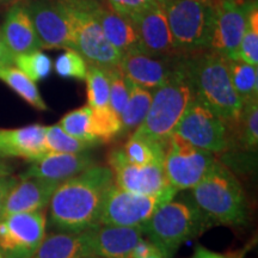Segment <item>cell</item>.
Masks as SVG:
<instances>
[{
  "label": "cell",
  "mask_w": 258,
  "mask_h": 258,
  "mask_svg": "<svg viewBox=\"0 0 258 258\" xmlns=\"http://www.w3.org/2000/svg\"><path fill=\"white\" fill-rule=\"evenodd\" d=\"M240 2H245V3H254V2H258V0H240Z\"/></svg>",
  "instance_id": "cell-43"
},
{
  "label": "cell",
  "mask_w": 258,
  "mask_h": 258,
  "mask_svg": "<svg viewBox=\"0 0 258 258\" xmlns=\"http://www.w3.org/2000/svg\"><path fill=\"white\" fill-rule=\"evenodd\" d=\"M166 146L167 145L153 143L143 138L128 137V140L120 148L128 163L145 166L165 159Z\"/></svg>",
  "instance_id": "cell-27"
},
{
  "label": "cell",
  "mask_w": 258,
  "mask_h": 258,
  "mask_svg": "<svg viewBox=\"0 0 258 258\" xmlns=\"http://www.w3.org/2000/svg\"><path fill=\"white\" fill-rule=\"evenodd\" d=\"M125 78V77H124ZM127 80L129 90L128 102L125 104L124 110L120 116L121 133L120 138H128L137 131V128L143 123L146 117L151 102H152L153 92L146 90L137 84Z\"/></svg>",
  "instance_id": "cell-24"
},
{
  "label": "cell",
  "mask_w": 258,
  "mask_h": 258,
  "mask_svg": "<svg viewBox=\"0 0 258 258\" xmlns=\"http://www.w3.org/2000/svg\"><path fill=\"white\" fill-rule=\"evenodd\" d=\"M95 164V159L89 152L47 153L32 161L19 178H41L61 183L79 175Z\"/></svg>",
  "instance_id": "cell-17"
},
{
  "label": "cell",
  "mask_w": 258,
  "mask_h": 258,
  "mask_svg": "<svg viewBox=\"0 0 258 258\" xmlns=\"http://www.w3.org/2000/svg\"><path fill=\"white\" fill-rule=\"evenodd\" d=\"M177 192L175 189H169L156 195H145L128 191L112 183L105 194L99 225L141 228L154 212Z\"/></svg>",
  "instance_id": "cell-8"
},
{
  "label": "cell",
  "mask_w": 258,
  "mask_h": 258,
  "mask_svg": "<svg viewBox=\"0 0 258 258\" xmlns=\"http://www.w3.org/2000/svg\"><path fill=\"white\" fill-rule=\"evenodd\" d=\"M59 125L67 134L78 140L101 144L92 133L91 108L89 105L70 111L61 118Z\"/></svg>",
  "instance_id": "cell-30"
},
{
  "label": "cell",
  "mask_w": 258,
  "mask_h": 258,
  "mask_svg": "<svg viewBox=\"0 0 258 258\" xmlns=\"http://www.w3.org/2000/svg\"><path fill=\"white\" fill-rule=\"evenodd\" d=\"M116 14L131 19L139 12L160 4L159 0H102Z\"/></svg>",
  "instance_id": "cell-37"
},
{
  "label": "cell",
  "mask_w": 258,
  "mask_h": 258,
  "mask_svg": "<svg viewBox=\"0 0 258 258\" xmlns=\"http://www.w3.org/2000/svg\"><path fill=\"white\" fill-rule=\"evenodd\" d=\"M185 55L156 56L143 51H131L121 57L123 76L138 86L156 91L165 85L182 69Z\"/></svg>",
  "instance_id": "cell-14"
},
{
  "label": "cell",
  "mask_w": 258,
  "mask_h": 258,
  "mask_svg": "<svg viewBox=\"0 0 258 258\" xmlns=\"http://www.w3.org/2000/svg\"><path fill=\"white\" fill-rule=\"evenodd\" d=\"M0 258H5V257H4V256H3V254H2V253H0Z\"/></svg>",
  "instance_id": "cell-46"
},
{
  "label": "cell",
  "mask_w": 258,
  "mask_h": 258,
  "mask_svg": "<svg viewBox=\"0 0 258 258\" xmlns=\"http://www.w3.org/2000/svg\"><path fill=\"white\" fill-rule=\"evenodd\" d=\"M96 17L101 24L106 40L121 54V56L131 51L140 50L131 19L116 14L114 10L103 2H99L97 5Z\"/></svg>",
  "instance_id": "cell-22"
},
{
  "label": "cell",
  "mask_w": 258,
  "mask_h": 258,
  "mask_svg": "<svg viewBox=\"0 0 258 258\" xmlns=\"http://www.w3.org/2000/svg\"><path fill=\"white\" fill-rule=\"evenodd\" d=\"M191 258H227V257H225L224 254L213 252V251L206 249V247L201 246V245H199V246L195 249V251H194V254Z\"/></svg>",
  "instance_id": "cell-40"
},
{
  "label": "cell",
  "mask_w": 258,
  "mask_h": 258,
  "mask_svg": "<svg viewBox=\"0 0 258 258\" xmlns=\"http://www.w3.org/2000/svg\"><path fill=\"white\" fill-rule=\"evenodd\" d=\"M254 3L219 0L209 50L227 60L237 59L240 41L246 30L249 12Z\"/></svg>",
  "instance_id": "cell-12"
},
{
  "label": "cell",
  "mask_w": 258,
  "mask_h": 258,
  "mask_svg": "<svg viewBox=\"0 0 258 258\" xmlns=\"http://www.w3.org/2000/svg\"><path fill=\"white\" fill-rule=\"evenodd\" d=\"M258 2L254 3L247 17L246 30L241 38L237 59L257 66L258 64Z\"/></svg>",
  "instance_id": "cell-33"
},
{
  "label": "cell",
  "mask_w": 258,
  "mask_h": 258,
  "mask_svg": "<svg viewBox=\"0 0 258 258\" xmlns=\"http://www.w3.org/2000/svg\"><path fill=\"white\" fill-rule=\"evenodd\" d=\"M217 160L215 154L194 147L173 134L166 146L164 172L169 184L177 191L191 190Z\"/></svg>",
  "instance_id": "cell-10"
},
{
  "label": "cell",
  "mask_w": 258,
  "mask_h": 258,
  "mask_svg": "<svg viewBox=\"0 0 258 258\" xmlns=\"http://www.w3.org/2000/svg\"><path fill=\"white\" fill-rule=\"evenodd\" d=\"M101 2H102V0H101Z\"/></svg>",
  "instance_id": "cell-49"
},
{
  "label": "cell",
  "mask_w": 258,
  "mask_h": 258,
  "mask_svg": "<svg viewBox=\"0 0 258 258\" xmlns=\"http://www.w3.org/2000/svg\"><path fill=\"white\" fill-rule=\"evenodd\" d=\"M92 253L90 230L70 233L56 232L46 235L32 258H84Z\"/></svg>",
  "instance_id": "cell-23"
},
{
  "label": "cell",
  "mask_w": 258,
  "mask_h": 258,
  "mask_svg": "<svg viewBox=\"0 0 258 258\" xmlns=\"http://www.w3.org/2000/svg\"><path fill=\"white\" fill-rule=\"evenodd\" d=\"M84 258H98V257H84Z\"/></svg>",
  "instance_id": "cell-45"
},
{
  "label": "cell",
  "mask_w": 258,
  "mask_h": 258,
  "mask_svg": "<svg viewBox=\"0 0 258 258\" xmlns=\"http://www.w3.org/2000/svg\"><path fill=\"white\" fill-rule=\"evenodd\" d=\"M0 30L6 46L14 57L42 49L36 30L23 3H16L11 6L5 16Z\"/></svg>",
  "instance_id": "cell-21"
},
{
  "label": "cell",
  "mask_w": 258,
  "mask_h": 258,
  "mask_svg": "<svg viewBox=\"0 0 258 258\" xmlns=\"http://www.w3.org/2000/svg\"><path fill=\"white\" fill-rule=\"evenodd\" d=\"M177 137L213 154L225 153L231 146L230 127L211 109L191 99L173 132Z\"/></svg>",
  "instance_id": "cell-9"
},
{
  "label": "cell",
  "mask_w": 258,
  "mask_h": 258,
  "mask_svg": "<svg viewBox=\"0 0 258 258\" xmlns=\"http://www.w3.org/2000/svg\"><path fill=\"white\" fill-rule=\"evenodd\" d=\"M214 226L191 198H176L161 205L141 230L164 258H173L185 241Z\"/></svg>",
  "instance_id": "cell-3"
},
{
  "label": "cell",
  "mask_w": 258,
  "mask_h": 258,
  "mask_svg": "<svg viewBox=\"0 0 258 258\" xmlns=\"http://www.w3.org/2000/svg\"><path fill=\"white\" fill-rule=\"evenodd\" d=\"M19 177L6 175L0 176V218L4 215V208L6 205V200H8L10 192L14 189V186L17 184Z\"/></svg>",
  "instance_id": "cell-38"
},
{
  "label": "cell",
  "mask_w": 258,
  "mask_h": 258,
  "mask_svg": "<svg viewBox=\"0 0 258 258\" xmlns=\"http://www.w3.org/2000/svg\"><path fill=\"white\" fill-rule=\"evenodd\" d=\"M108 166L112 171L115 184L128 191L156 195L173 189L164 172V160L145 166L134 165L124 159L118 146L109 152Z\"/></svg>",
  "instance_id": "cell-13"
},
{
  "label": "cell",
  "mask_w": 258,
  "mask_h": 258,
  "mask_svg": "<svg viewBox=\"0 0 258 258\" xmlns=\"http://www.w3.org/2000/svg\"><path fill=\"white\" fill-rule=\"evenodd\" d=\"M131 258H164V257L163 254L159 252V250H158L157 247H154L152 251H150V252L146 254H143V256H138V257H131Z\"/></svg>",
  "instance_id": "cell-42"
},
{
  "label": "cell",
  "mask_w": 258,
  "mask_h": 258,
  "mask_svg": "<svg viewBox=\"0 0 258 258\" xmlns=\"http://www.w3.org/2000/svg\"><path fill=\"white\" fill-rule=\"evenodd\" d=\"M227 64L232 86L243 105L258 101L257 66H252L241 60H227Z\"/></svg>",
  "instance_id": "cell-25"
},
{
  "label": "cell",
  "mask_w": 258,
  "mask_h": 258,
  "mask_svg": "<svg viewBox=\"0 0 258 258\" xmlns=\"http://www.w3.org/2000/svg\"><path fill=\"white\" fill-rule=\"evenodd\" d=\"M219 0H167L163 4L176 50L183 55L209 50Z\"/></svg>",
  "instance_id": "cell-7"
},
{
  "label": "cell",
  "mask_w": 258,
  "mask_h": 258,
  "mask_svg": "<svg viewBox=\"0 0 258 258\" xmlns=\"http://www.w3.org/2000/svg\"><path fill=\"white\" fill-rule=\"evenodd\" d=\"M101 0H55L69 25L74 49L88 64L102 70L120 66L121 54L106 40L97 21L96 8Z\"/></svg>",
  "instance_id": "cell-5"
},
{
  "label": "cell",
  "mask_w": 258,
  "mask_h": 258,
  "mask_svg": "<svg viewBox=\"0 0 258 258\" xmlns=\"http://www.w3.org/2000/svg\"><path fill=\"white\" fill-rule=\"evenodd\" d=\"M184 70L192 98L231 127L239 117L243 103L232 86L227 59L211 50L200 51L185 55Z\"/></svg>",
  "instance_id": "cell-2"
},
{
  "label": "cell",
  "mask_w": 258,
  "mask_h": 258,
  "mask_svg": "<svg viewBox=\"0 0 258 258\" xmlns=\"http://www.w3.org/2000/svg\"><path fill=\"white\" fill-rule=\"evenodd\" d=\"M238 2H240V0H238Z\"/></svg>",
  "instance_id": "cell-48"
},
{
  "label": "cell",
  "mask_w": 258,
  "mask_h": 258,
  "mask_svg": "<svg viewBox=\"0 0 258 258\" xmlns=\"http://www.w3.org/2000/svg\"><path fill=\"white\" fill-rule=\"evenodd\" d=\"M144 238L143 230L135 227L99 225L90 230L92 253L98 258H131Z\"/></svg>",
  "instance_id": "cell-18"
},
{
  "label": "cell",
  "mask_w": 258,
  "mask_h": 258,
  "mask_svg": "<svg viewBox=\"0 0 258 258\" xmlns=\"http://www.w3.org/2000/svg\"><path fill=\"white\" fill-rule=\"evenodd\" d=\"M109 80V105L120 117L128 102L129 90L120 66L104 70Z\"/></svg>",
  "instance_id": "cell-35"
},
{
  "label": "cell",
  "mask_w": 258,
  "mask_h": 258,
  "mask_svg": "<svg viewBox=\"0 0 258 258\" xmlns=\"http://www.w3.org/2000/svg\"><path fill=\"white\" fill-rule=\"evenodd\" d=\"M23 5L34 24L42 48L74 49L69 25L55 0H25Z\"/></svg>",
  "instance_id": "cell-15"
},
{
  "label": "cell",
  "mask_w": 258,
  "mask_h": 258,
  "mask_svg": "<svg viewBox=\"0 0 258 258\" xmlns=\"http://www.w3.org/2000/svg\"><path fill=\"white\" fill-rule=\"evenodd\" d=\"M0 2H9V0H0Z\"/></svg>",
  "instance_id": "cell-47"
},
{
  "label": "cell",
  "mask_w": 258,
  "mask_h": 258,
  "mask_svg": "<svg viewBox=\"0 0 258 258\" xmlns=\"http://www.w3.org/2000/svg\"><path fill=\"white\" fill-rule=\"evenodd\" d=\"M43 212L17 213L0 218V253L5 258H32L46 237Z\"/></svg>",
  "instance_id": "cell-11"
},
{
  "label": "cell",
  "mask_w": 258,
  "mask_h": 258,
  "mask_svg": "<svg viewBox=\"0 0 258 258\" xmlns=\"http://www.w3.org/2000/svg\"><path fill=\"white\" fill-rule=\"evenodd\" d=\"M55 72L61 78L85 80L88 62L77 50L69 49L57 57L54 63Z\"/></svg>",
  "instance_id": "cell-36"
},
{
  "label": "cell",
  "mask_w": 258,
  "mask_h": 258,
  "mask_svg": "<svg viewBox=\"0 0 258 258\" xmlns=\"http://www.w3.org/2000/svg\"><path fill=\"white\" fill-rule=\"evenodd\" d=\"M98 145L71 137L59 124L46 127V148L48 153H83Z\"/></svg>",
  "instance_id": "cell-29"
},
{
  "label": "cell",
  "mask_w": 258,
  "mask_h": 258,
  "mask_svg": "<svg viewBox=\"0 0 258 258\" xmlns=\"http://www.w3.org/2000/svg\"><path fill=\"white\" fill-rule=\"evenodd\" d=\"M131 22L143 53L156 56L180 55L173 44L163 4L139 12L131 18Z\"/></svg>",
  "instance_id": "cell-16"
},
{
  "label": "cell",
  "mask_w": 258,
  "mask_h": 258,
  "mask_svg": "<svg viewBox=\"0 0 258 258\" xmlns=\"http://www.w3.org/2000/svg\"><path fill=\"white\" fill-rule=\"evenodd\" d=\"M15 64L19 71H22L35 83L46 79L53 70V62L50 57L41 50H34L16 56Z\"/></svg>",
  "instance_id": "cell-34"
},
{
  "label": "cell",
  "mask_w": 258,
  "mask_h": 258,
  "mask_svg": "<svg viewBox=\"0 0 258 258\" xmlns=\"http://www.w3.org/2000/svg\"><path fill=\"white\" fill-rule=\"evenodd\" d=\"M15 64V57L9 50L8 46H6L4 37H3L2 30H0V69L4 67H10Z\"/></svg>",
  "instance_id": "cell-39"
},
{
  "label": "cell",
  "mask_w": 258,
  "mask_h": 258,
  "mask_svg": "<svg viewBox=\"0 0 258 258\" xmlns=\"http://www.w3.org/2000/svg\"><path fill=\"white\" fill-rule=\"evenodd\" d=\"M191 196L213 225L240 226L249 219L243 186L234 173L219 160L191 189Z\"/></svg>",
  "instance_id": "cell-4"
},
{
  "label": "cell",
  "mask_w": 258,
  "mask_h": 258,
  "mask_svg": "<svg viewBox=\"0 0 258 258\" xmlns=\"http://www.w3.org/2000/svg\"><path fill=\"white\" fill-rule=\"evenodd\" d=\"M112 183L110 167L97 164L61 182L48 205L50 224L59 232L70 233L99 226L105 194Z\"/></svg>",
  "instance_id": "cell-1"
},
{
  "label": "cell",
  "mask_w": 258,
  "mask_h": 258,
  "mask_svg": "<svg viewBox=\"0 0 258 258\" xmlns=\"http://www.w3.org/2000/svg\"><path fill=\"white\" fill-rule=\"evenodd\" d=\"M12 172V167L8 165L3 158H0V176H6V175H11Z\"/></svg>",
  "instance_id": "cell-41"
},
{
  "label": "cell",
  "mask_w": 258,
  "mask_h": 258,
  "mask_svg": "<svg viewBox=\"0 0 258 258\" xmlns=\"http://www.w3.org/2000/svg\"><path fill=\"white\" fill-rule=\"evenodd\" d=\"M234 124L237 125V137L241 148L247 152L256 153L258 146V101L244 104L239 117L232 125Z\"/></svg>",
  "instance_id": "cell-28"
},
{
  "label": "cell",
  "mask_w": 258,
  "mask_h": 258,
  "mask_svg": "<svg viewBox=\"0 0 258 258\" xmlns=\"http://www.w3.org/2000/svg\"><path fill=\"white\" fill-rule=\"evenodd\" d=\"M191 99L192 93L183 62L182 69L170 82L153 91L146 117L131 137L167 145Z\"/></svg>",
  "instance_id": "cell-6"
},
{
  "label": "cell",
  "mask_w": 258,
  "mask_h": 258,
  "mask_svg": "<svg viewBox=\"0 0 258 258\" xmlns=\"http://www.w3.org/2000/svg\"><path fill=\"white\" fill-rule=\"evenodd\" d=\"M59 184L41 178H19L6 200L4 215L43 212Z\"/></svg>",
  "instance_id": "cell-20"
},
{
  "label": "cell",
  "mask_w": 258,
  "mask_h": 258,
  "mask_svg": "<svg viewBox=\"0 0 258 258\" xmlns=\"http://www.w3.org/2000/svg\"><path fill=\"white\" fill-rule=\"evenodd\" d=\"M47 153L44 125L0 128V158H22L32 163Z\"/></svg>",
  "instance_id": "cell-19"
},
{
  "label": "cell",
  "mask_w": 258,
  "mask_h": 258,
  "mask_svg": "<svg viewBox=\"0 0 258 258\" xmlns=\"http://www.w3.org/2000/svg\"><path fill=\"white\" fill-rule=\"evenodd\" d=\"M0 80L4 82L12 91L17 93L32 108L41 111L48 110V106L38 91L36 83L25 76L17 67L10 66L0 69Z\"/></svg>",
  "instance_id": "cell-26"
},
{
  "label": "cell",
  "mask_w": 258,
  "mask_h": 258,
  "mask_svg": "<svg viewBox=\"0 0 258 258\" xmlns=\"http://www.w3.org/2000/svg\"><path fill=\"white\" fill-rule=\"evenodd\" d=\"M85 80L90 108L101 109L109 106V80L104 70L88 64Z\"/></svg>",
  "instance_id": "cell-32"
},
{
  "label": "cell",
  "mask_w": 258,
  "mask_h": 258,
  "mask_svg": "<svg viewBox=\"0 0 258 258\" xmlns=\"http://www.w3.org/2000/svg\"><path fill=\"white\" fill-rule=\"evenodd\" d=\"M92 133L101 144H109L120 138V117L112 111L110 105L101 109L91 108Z\"/></svg>",
  "instance_id": "cell-31"
},
{
  "label": "cell",
  "mask_w": 258,
  "mask_h": 258,
  "mask_svg": "<svg viewBox=\"0 0 258 258\" xmlns=\"http://www.w3.org/2000/svg\"><path fill=\"white\" fill-rule=\"evenodd\" d=\"M159 2H160V4H164V3L167 2V0H159Z\"/></svg>",
  "instance_id": "cell-44"
}]
</instances>
